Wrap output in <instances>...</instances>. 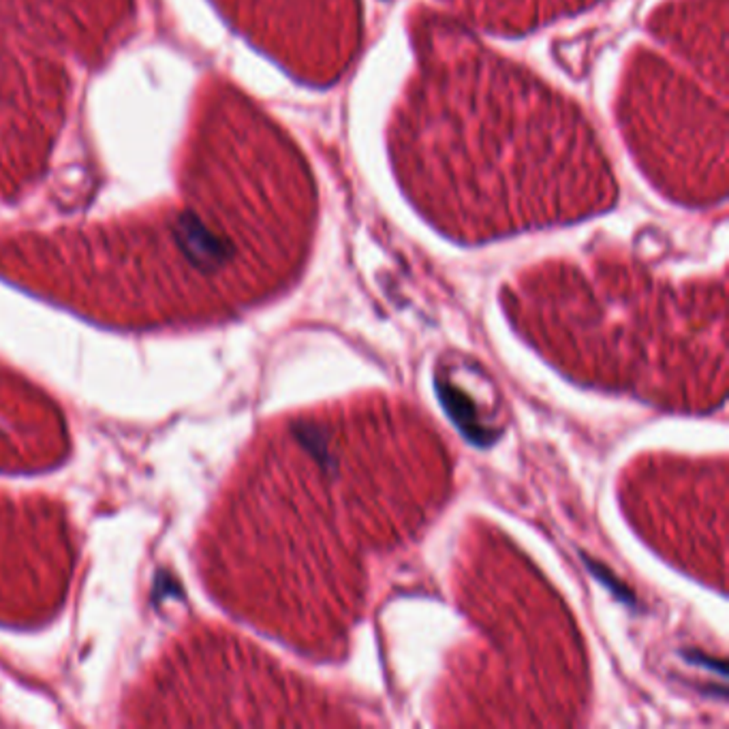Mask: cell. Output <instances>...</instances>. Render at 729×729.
I'll return each mask as SVG.
<instances>
[{"label":"cell","instance_id":"1","mask_svg":"<svg viewBox=\"0 0 729 729\" xmlns=\"http://www.w3.org/2000/svg\"><path fill=\"white\" fill-rule=\"evenodd\" d=\"M39 505L0 501V606L56 608L73 558L62 522Z\"/></svg>","mask_w":729,"mask_h":729}]
</instances>
